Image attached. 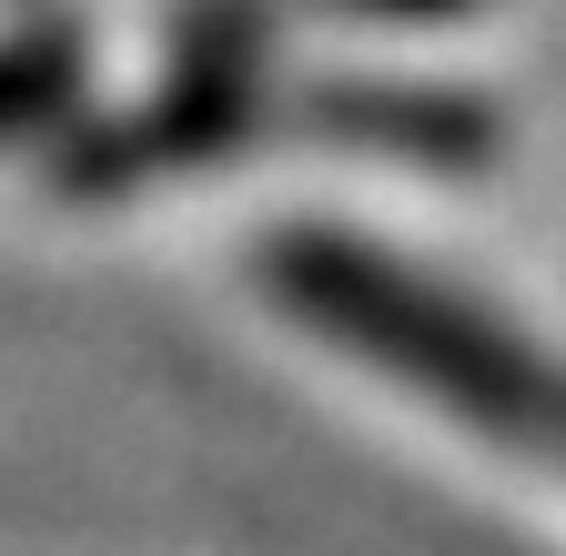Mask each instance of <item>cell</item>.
I'll list each match as a JSON object with an SVG mask.
<instances>
[{
    "label": "cell",
    "instance_id": "6da1fadb",
    "mask_svg": "<svg viewBox=\"0 0 566 556\" xmlns=\"http://www.w3.org/2000/svg\"><path fill=\"white\" fill-rule=\"evenodd\" d=\"M71 92H82V51L71 41H0V143L51 122Z\"/></svg>",
    "mask_w": 566,
    "mask_h": 556
}]
</instances>
